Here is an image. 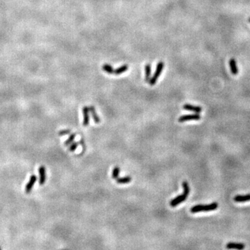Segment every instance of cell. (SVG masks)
Segmentation results:
<instances>
[{"label":"cell","mask_w":250,"mask_h":250,"mask_svg":"<svg viewBox=\"0 0 250 250\" xmlns=\"http://www.w3.org/2000/svg\"><path fill=\"white\" fill-rule=\"evenodd\" d=\"M89 109H90V112L91 113V115H92V118H93L94 122L96 123V124H99L100 122V121H101V119L99 117V116H98L97 112H96V109L93 106H90L89 107Z\"/></svg>","instance_id":"cell-11"},{"label":"cell","mask_w":250,"mask_h":250,"mask_svg":"<svg viewBox=\"0 0 250 250\" xmlns=\"http://www.w3.org/2000/svg\"><path fill=\"white\" fill-rule=\"evenodd\" d=\"M38 172L39 175H40L39 183L40 185H43L46 181V169L44 166H40L38 169Z\"/></svg>","instance_id":"cell-7"},{"label":"cell","mask_w":250,"mask_h":250,"mask_svg":"<svg viewBox=\"0 0 250 250\" xmlns=\"http://www.w3.org/2000/svg\"><path fill=\"white\" fill-rule=\"evenodd\" d=\"M82 112H83V125L84 126H87L89 125L90 123V109L88 106H84L82 108Z\"/></svg>","instance_id":"cell-5"},{"label":"cell","mask_w":250,"mask_h":250,"mask_svg":"<svg viewBox=\"0 0 250 250\" xmlns=\"http://www.w3.org/2000/svg\"><path fill=\"white\" fill-rule=\"evenodd\" d=\"M183 108H184L185 110H190V111H192L194 112H196V113H199V112H201V110H202V108H201V107L197 106H194V105L188 104V103H186V104H185L184 106H183Z\"/></svg>","instance_id":"cell-8"},{"label":"cell","mask_w":250,"mask_h":250,"mask_svg":"<svg viewBox=\"0 0 250 250\" xmlns=\"http://www.w3.org/2000/svg\"><path fill=\"white\" fill-rule=\"evenodd\" d=\"M75 137H76V133H72L70 135H69V137L68 138V139H67V140H65V143H64V145L65 146H68L69 144H71L73 142V141H74Z\"/></svg>","instance_id":"cell-18"},{"label":"cell","mask_w":250,"mask_h":250,"mask_svg":"<svg viewBox=\"0 0 250 250\" xmlns=\"http://www.w3.org/2000/svg\"><path fill=\"white\" fill-rule=\"evenodd\" d=\"M244 244L242 243H238V242H228L226 244V248L228 249H243Z\"/></svg>","instance_id":"cell-9"},{"label":"cell","mask_w":250,"mask_h":250,"mask_svg":"<svg viewBox=\"0 0 250 250\" xmlns=\"http://www.w3.org/2000/svg\"><path fill=\"white\" fill-rule=\"evenodd\" d=\"M201 119V116H200L198 113H194V114H190V115H182L178 118V122H183L185 121H189V120H199Z\"/></svg>","instance_id":"cell-4"},{"label":"cell","mask_w":250,"mask_h":250,"mask_svg":"<svg viewBox=\"0 0 250 250\" xmlns=\"http://www.w3.org/2000/svg\"><path fill=\"white\" fill-rule=\"evenodd\" d=\"M217 207H218V203L216 202H213L210 203V204L206 205L199 204L192 207L190 211L192 213H197V212H208L217 209Z\"/></svg>","instance_id":"cell-2"},{"label":"cell","mask_w":250,"mask_h":250,"mask_svg":"<svg viewBox=\"0 0 250 250\" xmlns=\"http://www.w3.org/2000/svg\"><path fill=\"white\" fill-rule=\"evenodd\" d=\"M71 131L69 129H65V130H62V131H60L58 132V135H60V136H63V135H65L69 134V133H70Z\"/></svg>","instance_id":"cell-20"},{"label":"cell","mask_w":250,"mask_h":250,"mask_svg":"<svg viewBox=\"0 0 250 250\" xmlns=\"http://www.w3.org/2000/svg\"><path fill=\"white\" fill-rule=\"evenodd\" d=\"M102 69L103 71L108 73V74H114V71H115V69L112 68V66L108 65V64H104L102 66Z\"/></svg>","instance_id":"cell-16"},{"label":"cell","mask_w":250,"mask_h":250,"mask_svg":"<svg viewBox=\"0 0 250 250\" xmlns=\"http://www.w3.org/2000/svg\"><path fill=\"white\" fill-rule=\"evenodd\" d=\"M235 202H246L250 201V194L246 195H236L233 198Z\"/></svg>","instance_id":"cell-10"},{"label":"cell","mask_w":250,"mask_h":250,"mask_svg":"<svg viewBox=\"0 0 250 250\" xmlns=\"http://www.w3.org/2000/svg\"><path fill=\"white\" fill-rule=\"evenodd\" d=\"M163 68H164V63L162 62V61H160L158 64H157L156 71H155L154 74H153V76L151 78H150V80L149 81L150 85H153L156 84L157 80H158V77H159L160 74L162 73Z\"/></svg>","instance_id":"cell-3"},{"label":"cell","mask_w":250,"mask_h":250,"mask_svg":"<svg viewBox=\"0 0 250 250\" xmlns=\"http://www.w3.org/2000/svg\"><path fill=\"white\" fill-rule=\"evenodd\" d=\"M0 249H1V247H0Z\"/></svg>","instance_id":"cell-22"},{"label":"cell","mask_w":250,"mask_h":250,"mask_svg":"<svg viewBox=\"0 0 250 250\" xmlns=\"http://www.w3.org/2000/svg\"><path fill=\"white\" fill-rule=\"evenodd\" d=\"M249 23H250V17L249 18Z\"/></svg>","instance_id":"cell-21"},{"label":"cell","mask_w":250,"mask_h":250,"mask_svg":"<svg viewBox=\"0 0 250 250\" xmlns=\"http://www.w3.org/2000/svg\"><path fill=\"white\" fill-rule=\"evenodd\" d=\"M229 66L230 69H231V72L233 75H236L238 73V69L236 61L234 58H231L229 60Z\"/></svg>","instance_id":"cell-12"},{"label":"cell","mask_w":250,"mask_h":250,"mask_svg":"<svg viewBox=\"0 0 250 250\" xmlns=\"http://www.w3.org/2000/svg\"><path fill=\"white\" fill-rule=\"evenodd\" d=\"M116 181H117V183H119V184H126V183H128L131 181V177L130 176H124V177L121 178L118 177L116 179Z\"/></svg>","instance_id":"cell-13"},{"label":"cell","mask_w":250,"mask_h":250,"mask_svg":"<svg viewBox=\"0 0 250 250\" xmlns=\"http://www.w3.org/2000/svg\"><path fill=\"white\" fill-rule=\"evenodd\" d=\"M182 186H183V192L181 195L177 196V197H175L174 199L171 200L169 204H170V206L172 207H176L181 203L183 202V201L187 199L189 193H190V186H189L188 183L186 181H183V183H182Z\"/></svg>","instance_id":"cell-1"},{"label":"cell","mask_w":250,"mask_h":250,"mask_svg":"<svg viewBox=\"0 0 250 250\" xmlns=\"http://www.w3.org/2000/svg\"><path fill=\"white\" fill-rule=\"evenodd\" d=\"M119 172H120V169L119 167H115L114 169H112V177L114 179H117L119 177Z\"/></svg>","instance_id":"cell-17"},{"label":"cell","mask_w":250,"mask_h":250,"mask_svg":"<svg viewBox=\"0 0 250 250\" xmlns=\"http://www.w3.org/2000/svg\"><path fill=\"white\" fill-rule=\"evenodd\" d=\"M78 144H79V143H78V142H72V143L70 144V146H69V151H71V152H72V151H75V150H76V149L77 148V147L78 146Z\"/></svg>","instance_id":"cell-19"},{"label":"cell","mask_w":250,"mask_h":250,"mask_svg":"<svg viewBox=\"0 0 250 250\" xmlns=\"http://www.w3.org/2000/svg\"><path fill=\"white\" fill-rule=\"evenodd\" d=\"M128 69V65H123L122 66H120V67H118V68H117L116 69H115V71H114V74L116 75H119L122 74V73H124V72H126V70Z\"/></svg>","instance_id":"cell-14"},{"label":"cell","mask_w":250,"mask_h":250,"mask_svg":"<svg viewBox=\"0 0 250 250\" xmlns=\"http://www.w3.org/2000/svg\"><path fill=\"white\" fill-rule=\"evenodd\" d=\"M151 65L150 64H147L145 65V81L149 82L150 80V76H151Z\"/></svg>","instance_id":"cell-15"},{"label":"cell","mask_w":250,"mask_h":250,"mask_svg":"<svg viewBox=\"0 0 250 250\" xmlns=\"http://www.w3.org/2000/svg\"><path fill=\"white\" fill-rule=\"evenodd\" d=\"M36 180H37V176H35V174L31 175V177H30L29 181L28 182L27 184L26 185V187H25V192H26V193H29V192H31L32 188H33V185L35 184V183L36 182Z\"/></svg>","instance_id":"cell-6"}]
</instances>
